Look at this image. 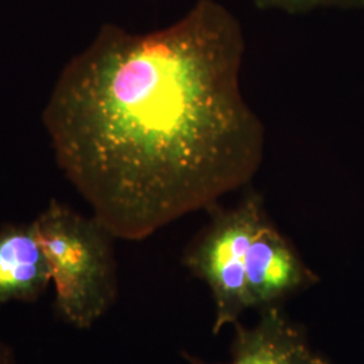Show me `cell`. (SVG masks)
I'll return each instance as SVG.
<instances>
[{"label": "cell", "instance_id": "obj_2", "mask_svg": "<svg viewBox=\"0 0 364 364\" xmlns=\"http://www.w3.org/2000/svg\"><path fill=\"white\" fill-rule=\"evenodd\" d=\"M34 224L50 266L54 312L72 328L90 329L119 296L117 237L93 215L85 216L55 198Z\"/></svg>", "mask_w": 364, "mask_h": 364}, {"label": "cell", "instance_id": "obj_5", "mask_svg": "<svg viewBox=\"0 0 364 364\" xmlns=\"http://www.w3.org/2000/svg\"><path fill=\"white\" fill-rule=\"evenodd\" d=\"M231 359L208 363L183 353L189 364H331L314 351L301 326L289 320L281 306L260 311L255 326L235 324Z\"/></svg>", "mask_w": 364, "mask_h": 364}, {"label": "cell", "instance_id": "obj_6", "mask_svg": "<svg viewBox=\"0 0 364 364\" xmlns=\"http://www.w3.org/2000/svg\"><path fill=\"white\" fill-rule=\"evenodd\" d=\"M52 285L34 220L0 227V305L37 302Z\"/></svg>", "mask_w": 364, "mask_h": 364}, {"label": "cell", "instance_id": "obj_4", "mask_svg": "<svg viewBox=\"0 0 364 364\" xmlns=\"http://www.w3.org/2000/svg\"><path fill=\"white\" fill-rule=\"evenodd\" d=\"M317 282L318 275L267 216L254 236L246 257L248 311L260 312L281 306L289 297Z\"/></svg>", "mask_w": 364, "mask_h": 364}, {"label": "cell", "instance_id": "obj_8", "mask_svg": "<svg viewBox=\"0 0 364 364\" xmlns=\"http://www.w3.org/2000/svg\"><path fill=\"white\" fill-rule=\"evenodd\" d=\"M0 364H16L13 347L0 335Z\"/></svg>", "mask_w": 364, "mask_h": 364}, {"label": "cell", "instance_id": "obj_7", "mask_svg": "<svg viewBox=\"0 0 364 364\" xmlns=\"http://www.w3.org/2000/svg\"><path fill=\"white\" fill-rule=\"evenodd\" d=\"M262 10H278L285 13H304L316 9H359L364 0H254Z\"/></svg>", "mask_w": 364, "mask_h": 364}, {"label": "cell", "instance_id": "obj_3", "mask_svg": "<svg viewBox=\"0 0 364 364\" xmlns=\"http://www.w3.org/2000/svg\"><path fill=\"white\" fill-rule=\"evenodd\" d=\"M208 224L196 235L182 254L183 267L210 290L215 304L212 332L219 335L239 323L248 311L246 257L260 224L269 216L259 192L248 188L230 208L208 209Z\"/></svg>", "mask_w": 364, "mask_h": 364}, {"label": "cell", "instance_id": "obj_1", "mask_svg": "<svg viewBox=\"0 0 364 364\" xmlns=\"http://www.w3.org/2000/svg\"><path fill=\"white\" fill-rule=\"evenodd\" d=\"M246 41L215 0L170 26L105 25L55 80L42 122L58 168L117 239L138 242L260 169L264 126L242 91Z\"/></svg>", "mask_w": 364, "mask_h": 364}]
</instances>
